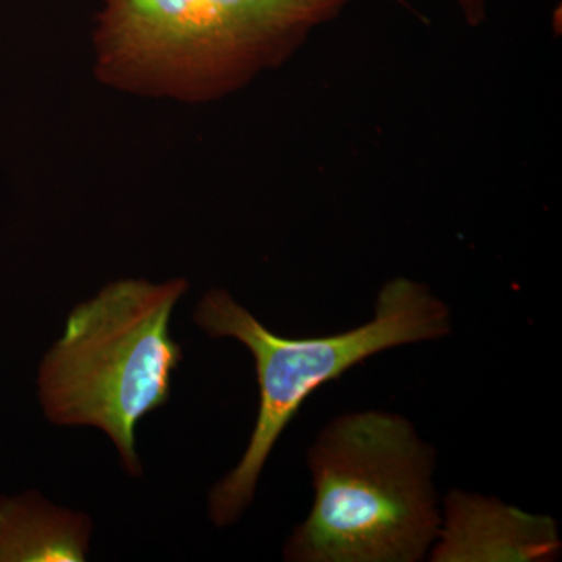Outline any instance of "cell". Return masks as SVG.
Returning <instances> with one entry per match:
<instances>
[{
	"mask_svg": "<svg viewBox=\"0 0 562 562\" xmlns=\"http://www.w3.org/2000/svg\"><path fill=\"white\" fill-rule=\"evenodd\" d=\"M350 0H102L92 47L105 87L181 103L243 90L290 60Z\"/></svg>",
	"mask_w": 562,
	"mask_h": 562,
	"instance_id": "1",
	"label": "cell"
},
{
	"mask_svg": "<svg viewBox=\"0 0 562 562\" xmlns=\"http://www.w3.org/2000/svg\"><path fill=\"white\" fill-rule=\"evenodd\" d=\"M312 512L284 546L291 562H419L441 527L436 450L401 414L335 417L310 447Z\"/></svg>",
	"mask_w": 562,
	"mask_h": 562,
	"instance_id": "2",
	"label": "cell"
},
{
	"mask_svg": "<svg viewBox=\"0 0 562 562\" xmlns=\"http://www.w3.org/2000/svg\"><path fill=\"white\" fill-rule=\"evenodd\" d=\"M194 321L206 335L236 339L250 350L260 387L249 446L211 491L210 519L217 527L235 524L249 508L273 447L314 392L382 351L438 341L453 328L447 303L427 284L405 277L384 283L371 321L338 335L283 338L224 290L203 295Z\"/></svg>",
	"mask_w": 562,
	"mask_h": 562,
	"instance_id": "3",
	"label": "cell"
},
{
	"mask_svg": "<svg viewBox=\"0 0 562 562\" xmlns=\"http://www.w3.org/2000/svg\"><path fill=\"white\" fill-rule=\"evenodd\" d=\"M188 281L120 280L70 312L40 369V398L55 425H90L110 436L125 471L143 472L136 424L171 395L181 349L169 333Z\"/></svg>",
	"mask_w": 562,
	"mask_h": 562,
	"instance_id": "4",
	"label": "cell"
},
{
	"mask_svg": "<svg viewBox=\"0 0 562 562\" xmlns=\"http://www.w3.org/2000/svg\"><path fill=\"white\" fill-rule=\"evenodd\" d=\"M562 541L557 520L476 492L450 491L431 562H553Z\"/></svg>",
	"mask_w": 562,
	"mask_h": 562,
	"instance_id": "5",
	"label": "cell"
},
{
	"mask_svg": "<svg viewBox=\"0 0 562 562\" xmlns=\"http://www.w3.org/2000/svg\"><path fill=\"white\" fill-rule=\"evenodd\" d=\"M90 520L36 497L0 502V561H83Z\"/></svg>",
	"mask_w": 562,
	"mask_h": 562,
	"instance_id": "6",
	"label": "cell"
},
{
	"mask_svg": "<svg viewBox=\"0 0 562 562\" xmlns=\"http://www.w3.org/2000/svg\"><path fill=\"white\" fill-rule=\"evenodd\" d=\"M458 5L464 11L465 20L471 25H479L484 20V2L483 0H457Z\"/></svg>",
	"mask_w": 562,
	"mask_h": 562,
	"instance_id": "7",
	"label": "cell"
}]
</instances>
